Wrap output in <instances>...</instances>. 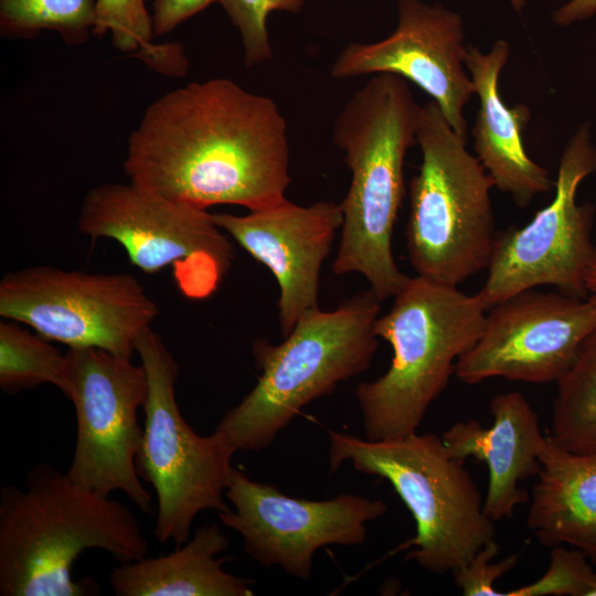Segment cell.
Returning <instances> with one entry per match:
<instances>
[{
    "label": "cell",
    "mask_w": 596,
    "mask_h": 596,
    "mask_svg": "<svg viewBox=\"0 0 596 596\" xmlns=\"http://www.w3.org/2000/svg\"><path fill=\"white\" fill-rule=\"evenodd\" d=\"M219 0H153L152 26L155 36L173 31L179 24Z\"/></svg>",
    "instance_id": "cell-28"
},
{
    "label": "cell",
    "mask_w": 596,
    "mask_h": 596,
    "mask_svg": "<svg viewBox=\"0 0 596 596\" xmlns=\"http://www.w3.org/2000/svg\"><path fill=\"white\" fill-rule=\"evenodd\" d=\"M421 113L406 79L375 74L353 93L332 129L351 182L340 203L343 222L331 269L363 275L382 301L409 278L396 265L392 236L405 195L404 161L417 142Z\"/></svg>",
    "instance_id": "cell-3"
},
{
    "label": "cell",
    "mask_w": 596,
    "mask_h": 596,
    "mask_svg": "<svg viewBox=\"0 0 596 596\" xmlns=\"http://www.w3.org/2000/svg\"><path fill=\"white\" fill-rule=\"evenodd\" d=\"M60 390L72 401L77 424L68 478L102 496L120 491L150 513L152 499L136 467L143 430L138 409L148 391L141 363L97 348L68 349Z\"/></svg>",
    "instance_id": "cell-12"
},
{
    "label": "cell",
    "mask_w": 596,
    "mask_h": 596,
    "mask_svg": "<svg viewBox=\"0 0 596 596\" xmlns=\"http://www.w3.org/2000/svg\"><path fill=\"white\" fill-rule=\"evenodd\" d=\"M539 460L529 529L544 546L577 549L596 564V451L567 450L547 435Z\"/></svg>",
    "instance_id": "cell-19"
},
{
    "label": "cell",
    "mask_w": 596,
    "mask_h": 596,
    "mask_svg": "<svg viewBox=\"0 0 596 596\" xmlns=\"http://www.w3.org/2000/svg\"><path fill=\"white\" fill-rule=\"evenodd\" d=\"M97 0H0V33L30 40L54 31L67 45L85 43L93 31Z\"/></svg>",
    "instance_id": "cell-23"
},
{
    "label": "cell",
    "mask_w": 596,
    "mask_h": 596,
    "mask_svg": "<svg viewBox=\"0 0 596 596\" xmlns=\"http://www.w3.org/2000/svg\"><path fill=\"white\" fill-rule=\"evenodd\" d=\"M241 34L245 65L251 67L273 58L266 26L273 11L298 13L305 0H219Z\"/></svg>",
    "instance_id": "cell-26"
},
{
    "label": "cell",
    "mask_w": 596,
    "mask_h": 596,
    "mask_svg": "<svg viewBox=\"0 0 596 596\" xmlns=\"http://www.w3.org/2000/svg\"><path fill=\"white\" fill-rule=\"evenodd\" d=\"M595 13L596 0H570L554 12L553 21L557 25L567 26Z\"/></svg>",
    "instance_id": "cell-29"
},
{
    "label": "cell",
    "mask_w": 596,
    "mask_h": 596,
    "mask_svg": "<svg viewBox=\"0 0 596 596\" xmlns=\"http://www.w3.org/2000/svg\"><path fill=\"white\" fill-rule=\"evenodd\" d=\"M587 298L596 302V247L586 276Z\"/></svg>",
    "instance_id": "cell-30"
},
{
    "label": "cell",
    "mask_w": 596,
    "mask_h": 596,
    "mask_svg": "<svg viewBox=\"0 0 596 596\" xmlns=\"http://www.w3.org/2000/svg\"><path fill=\"white\" fill-rule=\"evenodd\" d=\"M109 33L120 52L141 60L152 71L172 77L184 76L189 62L178 42H153L152 17L146 0H97L92 34Z\"/></svg>",
    "instance_id": "cell-21"
},
{
    "label": "cell",
    "mask_w": 596,
    "mask_h": 596,
    "mask_svg": "<svg viewBox=\"0 0 596 596\" xmlns=\"http://www.w3.org/2000/svg\"><path fill=\"white\" fill-rule=\"evenodd\" d=\"M98 549L120 563L148 556L132 510L73 482L49 464L33 466L25 488L0 490V595H98L93 578L75 581L72 566Z\"/></svg>",
    "instance_id": "cell-2"
},
{
    "label": "cell",
    "mask_w": 596,
    "mask_h": 596,
    "mask_svg": "<svg viewBox=\"0 0 596 596\" xmlns=\"http://www.w3.org/2000/svg\"><path fill=\"white\" fill-rule=\"evenodd\" d=\"M500 546L496 540L483 545L473 557L453 574L456 586L465 596H503L494 587L496 581L515 566L518 554L493 562Z\"/></svg>",
    "instance_id": "cell-27"
},
{
    "label": "cell",
    "mask_w": 596,
    "mask_h": 596,
    "mask_svg": "<svg viewBox=\"0 0 596 596\" xmlns=\"http://www.w3.org/2000/svg\"><path fill=\"white\" fill-rule=\"evenodd\" d=\"M225 497L233 504L217 513L243 539L245 552L265 567L278 565L307 581L315 553L327 545L352 546L366 539V523L386 513L381 500L342 493L328 500L289 497L274 485L249 479L233 467Z\"/></svg>",
    "instance_id": "cell-13"
},
{
    "label": "cell",
    "mask_w": 596,
    "mask_h": 596,
    "mask_svg": "<svg viewBox=\"0 0 596 596\" xmlns=\"http://www.w3.org/2000/svg\"><path fill=\"white\" fill-rule=\"evenodd\" d=\"M157 304L130 274H97L32 266L4 274L0 316L50 341L97 348L131 359L139 334L157 318Z\"/></svg>",
    "instance_id": "cell-11"
},
{
    "label": "cell",
    "mask_w": 596,
    "mask_h": 596,
    "mask_svg": "<svg viewBox=\"0 0 596 596\" xmlns=\"http://www.w3.org/2000/svg\"><path fill=\"white\" fill-rule=\"evenodd\" d=\"M381 302L370 288L333 310L308 311L281 343L256 340L252 350L260 371L257 382L215 429L237 451L268 447L302 407L370 366Z\"/></svg>",
    "instance_id": "cell-4"
},
{
    "label": "cell",
    "mask_w": 596,
    "mask_h": 596,
    "mask_svg": "<svg viewBox=\"0 0 596 596\" xmlns=\"http://www.w3.org/2000/svg\"><path fill=\"white\" fill-rule=\"evenodd\" d=\"M590 596H596V588L593 590Z\"/></svg>",
    "instance_id": "cell-32"
},
{
    "label": "cell",
    "mask_w": 596,
    "mask_h": 596,
    "mask_svg": "<svg viewBox=\"0 0 596 596\" xmlns=\"http://www.w3.org/2000/svg\"><path fill=\"white\" fill-rule=\"evenodd\" d=\"M550 565L535 582L510 589L503 596H590L596 588V572L579 550L552 547Z\"/></svg>",
    "instance_id": "cell-25"
},
{
    "label": "cell",
    "mask_w": 596,
    "mask_h": 596,
    "mask_svg": "<svg viewBox=\"0 0 596 596\" xmlns=\"http://www.w3.org/2000/svg\"><path fill=\"white\" fill-rule=\"evenodd\" d=\"M228 539L217 524H205L174 551L120 563L109 573L116 596H252L253 581L223 570Z\"/></svg>",
    "instance_id": "cell-20"
},
{
    "label": "cell",
    "mask_w": 596,
    "mask_h": 596,
    "mask_svg": "<svg viewBox=\"0 0 596 596\" xmlns=\"http://www.w3.org/2000/svg\"><path fill=\"white\" fill-rule=\"evenodd\" d=\"M49 341L18 321L0 323V387L3 392L13 395L46 383L61 387L65 354Z\"/></svg>",
    "instance_id": "cell-24"
},
{
    "label": "cell",
    "mask_w": 596,
    "mask_h": 596,
    "mask_svg": "<svg viewBox=\"0 0 596 596\" xmlns=\"http://www.w3.org/2000/svg\"><path fill=\"white\" fill-rule=\"evenodd\" d=\"M136 352L148 381L136 467L157 496L156 539L180 546L199 513L231 509L223 497L237 450L223 433L201 436L185 422L175 397L179 365L151 327L137 338Z\"/></svg>",
    "instance_id": "cell-8"
},
{
    "label": "cell",
    "mask_w": 596,
    "mask_h": 596,
    "mask_svg": "<svg viewBox=\"0 0 596 596\" xmlns=\"http://www.w3.org/2000/svg\"><path fill=\"white\" fill-rule=\"evenodd\" d=\"M393 298L375 322V334L393 351L390 368L355 390L369 440L416 433L455 374L457 361L480 337L487 313L478 294L418 275Z\"/></svg>",
    "instance_id": "cell-5"
},
{
    "label": "cell",
    "mask_w": 596,
    "mask_h": 596,
    "mask_svg": "<svg viewBox=\"0 0 596 596\" xmlns=\"http://www.w3.org/2000/svg\"><path fill=\"white\" fill-rule=\"evenodd\" d=\"M492 425L482 427L476 419L454 424L441 438L454 458L472 457L487 465L489 485L483 511L493 522L511 518L515 508L528 501L521 481L538 476L539 451L544 440L540 418L520 392H505L490 401Z\"/></svg>",
    "instance_id": "cell-17"
},
{
    "label": "cell",
    "mask_w": 596,
    "mask_h": 596,
    "mask_svg": "<svg viewBox=\"0 0 596 596\" xmlns=\"http://www.w3.org/2000/svg\"><path fill=\"white\" fill-rule=\"evenodd\" d=\"M330 471L349 461L360 472L386 479L411 511L416 534L407 558L438 574H454L487 543L494 522L465 461L449 455L443 438L411 434L387 440L329 432Z\"/></svg>",
    "instance_id": "cell-6"
},
{
    "label": "cell",
    "mask_w": 596,
    "mask_h": 596,
    "mask_svg": "<svg viewBox=\"0 0 596 596\" xmlns=\"http://www.w3.org/2000/svg\"><path fill=\"white\" fill-rule=\"evenodd\" d=\"M596 330V302L534 289L487 310L476 343L456 363L466 384L489 379L544 384L557 382Z\"/></svg>",
    "instance_id": "cell-14"
},
{
    "label": "cell",
    "mask_w": 596,
    "mask_h": 596,
    "mask_svg": "<svg viewBox=\"0 0 596 596\" xmlns=\"http://www.w3.org/2000/svg\"><path fill=\"white\" fill-rule=\"evenodd\" d=\"M397 11L396 29L376 42L348 44L332 63L331 77L385 73L407 79L428 94L450 126L466 136L464 109L475 92L466 67L460 15L421 0H400Z\"/></svg>",
    "instance_id": "cell-15"
},
{
    "label": "cell",
    "mask_w": 596,
    "mask_h": 596,
    "mask_svg": "<svg viewBox=\"0 0 596 596\" xmlns=\"http://www.w3.org/2000/svg\"><path fill=\"white\" fill-rule=\"evenodd\" d=\"M517 12H521L525 6V0H509Z\"/></svg>",
    "instance_id": "cell-31"
},
{
    "label": "cell",
    "mask_w": 596,
    "mask_h": 596,
    "mask_svg": "<svg viewBox=\"0 0 596 596\" xmlns=\"http://www.w3.org/2000/svg\"><path fill=\"white\" fill-rule=\"evenodd\" d=\"M510 50L505 40L496 41L487 53L467 46L466 67L479 98L471 134L476 157L494 187L524 207L534 196L551 192L555 182L524 148L523 131L531 110L523 104L508 106L499 93V77Z\"/></svg>",
    "instance_id": "cell-18"
},
{
    "label": "cell",
    "mask_w": 596,
    "mask_h": 596,
    "mask_svg": "<svg viewBox=\"0 0 596 596\" xmlns=\"http://www.w3.org/2000/svg\"><path fill=\"white\" fill-rule=\"evenodd\" d=\"M596 172V145L589 123L566 143L558 164L553 200L521 227L497 233L488 275L477 292L486 309L541 286L578 298L587 297L586 276L596 245L595 207L578 204L577 189Z\"/></svg>",
    "instance_id": "cell-10"
},
{
    "label": "cell",
    "mask_w": 596,
    "mask_h": 596,
    "mask_svg": "<svg viewBox=\"0 0 596 596\" xmlns=\"http://www.w3.org/2000/svg\"><path fill=\"white\" fill-rule=\"evenodd\" d=\"M556 384L549 435L567 450L596 451V330Z\"/></svg>",
    "instance_id": "cell-22"
},
{
    "label": "cell",
    "mask_w": 596,
    "mask_h": 596,
    "mask_svg": "<svg viewBox=\"0 0 596 596\" xmlns=\"http://www.w3.org/2000/svg\"><path fill=\"white\" fill-rule=\"evenodd\" d=\"M416 140L422 162L409 182L408 258L418 276L458 287L488 268L494 184L434 100L422 106Z\"/></svg>",
    "instance_id": "cell-7"
},
{
    "label": "cell",
    "mask_w": 596,
    "mask_h": 596,
    "mask_svg": "<svg viewBox=\"0 0 596 596\" xmlns=\"http://www.w3.org/2000/svg\"><path fill=\"white\" fill-rule=\"evenodd\" d=\"M78 230L110 238L147 274L172 267L190 299L210 297L234 259V246L213 214L145 191L132 183H103L85 195Z\"/></svg>",
    "instance_id": "cell-9"
},
{
    "label": "cell",
    "mask_w": 596,
    "mask_h": 596,
    "mask_svg": "<svg viewBox=\"0 0 596 596\" xmlns=\"http://www.w3.org/2000/svg\"><path fill=\"white\" fill-rule=\"evenodd\" d=\"M213 219L275 276L286 337L305 313L318 308L320 270L343 222L340 204L319 201L302 206L286 199L245 215L213 213Z\"/></svg>",
    "instance_id": "cell-16"
},
{
    "label": "cell",
    "mask_w": 596,
    "mask_h": 596,
    "mask_svg": "<svg viewBox=\"0 0 596 596\" xmlns=\"http://www.w3.org/2000/svg\"><path fill=\"white\" fill-rule=\"evenodd\" d=\"M290 149L276 103L228 78L191 82L145 110L127 141L134 185L199 209L286 200Z\"/></svg>",
    "instance_id": "cell-1"
}]
</instances>
